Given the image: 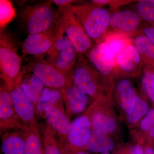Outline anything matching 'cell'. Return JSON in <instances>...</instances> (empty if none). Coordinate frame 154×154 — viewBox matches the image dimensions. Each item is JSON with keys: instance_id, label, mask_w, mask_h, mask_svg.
Returning a JSON list of instances; mask_svg holds the SVG:
<instances>
[{"instance_id": "1", "label": "cell", "mask_w": 154, "mask_h": 154, "mask_svg": "<svg viewBox=\"0 0 154 154\" xmlns=\"http://www.w3.org/2000/svg\"><path fill=\"white\" fill-rule=\"evenodd\" d=\"M72 10L95 44L103 42L109 29L110 11L92 2L72 5Z\"/></svg>"}, {"instance_id": "2", "label": "cell", "mask_w": 154, "mask_h": 154, "mask_svg": "<svg viewBox=\"0 0 154 154\" xmlns=\"http://www.w3.org/2000/svg\"><path fill=\"white\" fill-rule=\"evenodd\" d=\"M73 83L77 88L96 100L109 88L85 56L78 54L73 73Z\"/></svg>"}, {"instance_id": "3", "label": "cell", "mask_w": 154, "mask_h": 154, "mask_svg": "<svg viewBox=\"0 0 154 154\" xmlns=\"http://www.w3.org/2000/svg\"><path fill=\"white\" fill-rule=\"evenodd\" d=\"M49 97L42 100V115L49 125L55 131L58 138L59 145L65 143L71 127L72 122L67 115L63 106L62 96L60 91L49 95Z\"/></svg>"}, {"instance_id": "4", "label": "cell", "mask_w": 154, "mask_h": 154, "mask_svg": "<svg viewBox=\"0 0 154 154\" xmlns=\"http://www.w3.org/2000/svg\"><path fill=\"white\" fill-rule=\"evenodd\" d=\"M55 26L61 28L74 45L78 54L85 55L94 47V42L88 36L72 10V5L60 9Z\"/></svg>"}, {"instance_id": "5", "label": "cell", "mask_w": 154, "mask_h": 154, "mask_svg": "<svg viewBox=\"0 0 154 154\" xmlns=\"http://www.w3.org/2000/svg\"><path fill=\"white\" fill-rule=\"evenodd\" d=\"M50 1L26 7L22 17L28 35L42 33L54 28L57 16Z\"/></svg>"}, {"instance_id": "6", "label": "cell", "mask_w": 154, "mask_h": 154, "mask_svg": "<svg viewBox=\"0 0 154 154\" xmlns=\"http://www.w3.org/2000/svg\"><path fill=\"white\" fill-rule=\"evenodd\" d=\"M22 60L11 36L1 32L0 37L1 78L9 89L22 72Z\"/></svg>"}, {"instance_id": "7", "label": "cell", "mask_w": 154, "mask_h": 154, "mask_svg": "<svg viewBox=\"0 0 154 154\" xmlns=\"http://www.w3.org/2000/svg\"><path fill=\"white\" fill-rule=\"evenodd\" d=\"M58 38L53 46L45 54L47 60L64 73L73 75L76 63L78 53L61 28L55 27Z\"/></svg>"}, {"instance_id": "8", "label": "cell", "mask_w": 154, "mask_h": 154, "mask_svg": "<svg viewBox=\"0 0 154 154\" xmlns=\"http://www.w3.org/2000/svg\"><path fill=\"white\" fill-rule=\"evenodd\" d=\"M34 75L46 88L60 91L73 83V75L61 71L47 60L36 58L25 67Z\"/></svg>"}, {"instance_id": "9", "label": "cell", "mask_w": 154, "mask_h": 154, "mask_svg": "<svg viewBox=\"0 0 154 154\" xmlns=\"http://www.w3.org/2000/svg\"><path fill=\"white\" fill-rule=\"evenodd\" d=\"M97 102L96 99L84 114L72 122L66 140L63 144L59 145L60 149L68 151H87L86 146L92 131L91 117Z\"/></svg>"}, {"instance_id": "10", "label": "cell", "mask_w": 154, "mask_h": 154, "mask_svg": "<svg viewBox=\"0 0 154 154\" xmlns=\"http://www.w3.org/2000/svg\"><path fill=\"white\" fill-rule=\"evenodd\" d=\"M101 75L109 88L115 84V77L118 75L115 58L112 51L104 42L95 44L85 55Z\"/></svg>"}, {"instance_id": "11", "label": "cell", "mask_w": 154, "mask_h": 154, "mask_svg": "<svg viewBox=\"0 0 154 154\" xmlns=\"http://www.w3.org/2000/svg\"><path fill=\"white\" fill-rule=\"evenodd\" d=\"M25 68L22 69L18 78L10 88L11 99L16 113L23 124L27 128L38 126L36 116V107L29 96L22 87Z\"/></svg>"}, {"instance_id": "12", "label": "cell", "mask_w": 154, "mask_h": 154, "mask_svg": "<svg viewBox=\"0 0 154 154\" xmlns=\"http://www.w3.org/2000/svg\"><path fill=\"white\" fill-rule=\"evenodd\" d=\"M143 23L134 10H113L110 12L108 32L121 33L132 38L140 34Z\"/></svg>"}, {"instance_id": "13", "label": "cell", "mask_w": 154, "mask_h": 154, "mask_svg": "<svg viewBox=\"0 0 154 154\" xmlns=\"http://www.w3.org/2000/svg\"><path fill=\"white\" fill-rule=\"evenodd\" d=\"M28 129L16 113L10 89L2 82L0 87V135L12 131Z\"/></svg>"}, {"instance_id": "14", "label": "cell", "mask_w": 154, "mask_h": 154, "mask_svg": "<svg viewBox=\"0 0 154 154\" xmlns=\"http://www.w3.org/2000/svg\"><path fill=\"white\" fill-rule=\"evenodd\" d=\"M57 38L54 27L42 33L28 35L22 43V52L25 55L41 57L49 51Z\"/></svg>"}, {"instance_id": "15", "label": "cell", "mask_w": 154, "mask_h": 154, "mask_svg": "<svg viewBox=\"0 0 154 154\" xmlns=\"http://www.w3.org/2000/svg\"><path fill=\"white\" fill-rule=\"evenodd\" d=\"M116 63L118 75L121 73L125 77L138 78L142 75L145 68L137 49L132 44L117 57Z\"/></svg>"}, {"instance_id": "16", "label": "cell", "mask_w": 154, "mask_h": 154, "mask_svg": "<svg viewBox=\"0 0 154 154\" xmlns=\"http://www.w3.org/2000/svg\"><path fill=\"white\" fill-rule=\"evenodd\" d=\"M105 96L102 95L97 99L98 103L91 117L92 130L108 135L115 132L118 127V122L110 110L103 105Z\"/></svg>"}, {"instance_id": "17", "label": "cell", "mask_w": 154, "mask_h": 154, "mask_svg": "<svg viewBox=\"0 0 154 154\" xmlns=\"http://www.w3.org/2000/svg\"><path fill=\"white\" fill-rule=\"evenodd\" d=\"M60 92L65 105L67 115L70 119L86 109L89 96L77 88L73 83Z\"/></svg>"}, {"instance_id": "18", "label": "cell", "mask_w": 154, "mask_h": 154, "mask_svg": "<svg viewBox=\"0 0 154 154\" xmlns=\"http://www.w3.org/2000/svg\"><path fill=\"white\" fill-rule=\"evenodd\" d=\"M113 91L120 108L127 115L134 107L137 96L132 83L127 77H122L115 82Z\"/></svg>"}, {"instance_id": "19", "label": "cell", "mask_w": 154, "mask_h": 154, "mask_svg": "<svg viewBox=\"0 0 154 154\" xmlns=\"http://www.w3.org/2000/svg\"><path fill=\"white\" fill-rule=\"evenodd\" d=\"M25 130H17L1 136L2 154H25Z\"/></svg>"}, {"instance_id": "20", "label": "cell", "mask_w": 154, "mask_h": 154, "mask_svg": "<svg viewBox=\"0 0 154 154\" xmlns=\"http://www.w3.org/2000/svg\"><path fill=\"white\" fill-rule=\"evenodd\" d=\"M115 148V142L109 135L92 130L86 146L87 152L99 154L109 152Z\"/></svg>"}, {"instance_id": "21", "label": "cell", "mask_w": 154, "mask_h": 154, "mask_svg": "<svg viewBox=\"0 0 154 154\" xmlns=\"http://www.w3.org/2000/svg\"><path fill=\"white\" fill-rule=\"evenodd\" d=\"M131 41L141 58L144 69H154V43L143 34L134 36Z\"/></svg>"}, {"instance_id": "22", "label": "cell", "mask_w": 154, "mask_h": 154, "mask_svg": "<svg viewBox=\"0 0 154 154\" xmlns=\"http://www.w3.org/2000/svg\"><path fill=\"white\" fill-rule=\"evenodd\" d=\"M103 42L110 48L115 61L117 57L124 52L130 45L132 44L131 37L121 33L109 32L105 35Z\"/></svg>"}, {"instance_id": "23", "label": "cell", "mask_w": 154, "mask_h": 154, "mask_svg": "<svg viewBox=\"0 0 154 154\" xmlns=\"http://www.w3.org/2000/svg\"><path fill=\"white\" fill-rule=\"evenodd\" d=\"M25 154H45L42 136L38 126L25 130Z\"/></svg>"}, {"instance_id": "24", "label": "cell", "mask_w": 154, "mask_h": 154, "mask_svg": "<svg viewBox=\"0 0 154 154\" xmlns=\"http://www.w3.org/2000/svg\"><path fill=\"white\" fill-rule=\"evenodd\" d=\"M31 74L30 75H28L26 76L25 73L22 80V87L33 101L36 107L41 100L44 91V85L34 75Z\"/></svg>"}, {"instance_id": "25", "label": "cell", "mask_w": 154, "mask_h": 154, "mask_svg": "<svg viewBox=\"0 0 154 154\" xmlns=\"http://www.w3.org/2000/svg\"><path fill=\"white\" fill-rule=\"evenodd\" d=\"M42 138L45 154H61L57 135L47 122L42 130Z\"/></svg>"}, {"instance_id": "26", "label": "cell", "mask_w": 154, "mask_h": 154, "mask_svg": "<svg viewBox=\"0 0 154 154\" xmlns=\"http://www.w3.org/2000/svg\"><path fill=\"white\" fill-rule=\"evenodd\" d=\"M147 99H144L137 95L133 108L126 115L127 121L130 125H135L141 121L150 109Z\"/></svg>"}, {"instance_id": "27", "label": "cell", "mask_w": 154, "mask_h": 154, "mask_svg": "<svg viewBox=\"0 0 154 154\" xmlns=\"http://www.w3.org/2000/svg\"><path fill=\"white\" fill-rule=\"evenodd\" d=\"M134 8L143 23L154 27V0L136 1Z\"/></svg>"}, {"instance_id": "28", "label": "cell", "mask_w": 154, "mask_h": 154, "mask_svg": "<svg viewBox=\"0 0 154 154\" xmlns=\"http://www.w3.org/2000/svg\"><path fill=\"white\" fill-rule=\"evenodd\" d=\"M0 25L2 32L16 16V11L12 3L8 0L0 1Z\"/></svg>"}, {"instance_id": "29", "label": "cell", "mask_w": 154, "mask_h": 154, "mask_svg": "<svg viewBox=\"0 0 154 154\" xmlns=\"http://www.w3.org/2000/svg\"><path fill=\"white\" fill-rule=\"evenodd\" d=\"M154 126V107L150 108L140 121V127L146 133L151 128Z\"/></svg>"}, {"instance_id": "30", "label": "cell", "mask_w": 154, "mask_h": 154, "mask_svg": "<svg viewBox=\"0 0 154 154\" xmlns=\"http://www.w3.org/2000/svg\"><path fill=\"white\" fill-rule=\"evenodd\" d=\"M113 154H144L143 146L137 143L116 150Z\"/></svg>"}, {"instance_id": "31", "label": "cell", "mask_w": 154, "mask_h": 154, "mask_svg": "<svg viewBox=\"0 0 154 154\" xmlns=\"http://www.w3.org/2000/svg\"><path fill=\"white\" fill-rule=\"evenodd\" d=\"M91 2L98 5L104 7L109 5L113 10H116L121 6L129 4L131 1H108V0H93Z\"/></svg>"}, {"instance_id": "32", "label": "cell", "mask_w": 154, "mask_h": 154, "mask_svg": "<svg viewBox=\"0 0 154 154\" xmlns=\"http://www.w3.org/2000/svg\"><path fill=\"white\" fill-rule=\"evenodd\" d=\"M140 34L146 36L154 44V27L143 23L141 28Z\"/></svg>"}, {"instance_id": "33", "label": "cell", "mask_w": 154, "mask_h": 154, "mask_svg": "<svg viewBox=\"0 0 154 154\" xmlns=\"http://www.w3.org/2000/svg\"><path fill=\"white\" fill-rule=\"evenodd\" d=\"M51 2L55 4L60 9L64 8L68 6L72 5L75 4L82 3V1H75V0H52L50 1Z\"/></svg>"}, {"instance_id": "34", "label": "cell", "mask_w": 154, "mask_h": 154, "mask_svg": "<svg viewBox=\"0 0 154 154\" xmlns=\"http://www.w3.org/2000/svg\"><path fill=\"white\" fill-rule=\"evenodd\" d=\"M143 147L144 154H154V143H147Z\"/></svg>"}, {"instance_id": "35", "label": "cell", "mask_w": 154, "mask_h": 154, "mask_svg": "<svg viewBox=\"0 0 154 154\" xmlns=\"http://www.w3.org/2000/svg\"><path fill=\"white\" fill-rule=\"evenodd\" d=\"M61 153L62 154H90L86 151H68L60 149Z\"/></svg>"}, {"instance_id": "36", "label": "cell", "mask_w": 154, "mask_h": 154, "mask_svg": "<svg viewBox=\"0 0 154 154\" xmlns=\"http://www.w3.org/2000/svg\"><path fill=\"white\" fill-rule=\"evenodd\" d=\"M151 85L153 94L154 95V69H152L151 75Z\"/></svg>"}, {"instance_id": "37", "label": "cell", "mask_w": 154, "mask_h": 154, "mask_svg": "<svg viewBox=\"0 0 154 154\" xmlns=\"http://www.w3.org/2000/svg\"><path fill=\"white\" fill-rule=\"evenodd\" d=\"M99 154H111L109 152H105V153H99Z\"/></svg>"}, {"instance_id": "38", "label": "cell", "mask_w": 154, "mask_h": 154, "mask_svg": "<svg viewBox=\"0 0 154 154\" xmlns=\"http://www.w3.org/2000/svg\"><path fill=\"white\" fill-rule=\"evenodd\" d=\"M61 154H62L61 153Z\"/></svg>"}]
</instances>
